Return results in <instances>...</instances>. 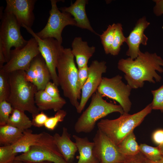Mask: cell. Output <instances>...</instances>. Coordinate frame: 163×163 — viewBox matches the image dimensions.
Masks as SVG:
<instances>
[{"label": "cell", "mask_w": 163, "mask_h": 163, "mask_svg": "<svg viewBox=\"0 0 163 163\" xmlns=\"http://www.w3.org/2000/svg\"><path fill=\"white\" fill-rule=\"evenodd\" d=\"M163 59L156 53L147 51L140 52L133 59L130 57L120 59L118 62V69L125 74L124 77L127 84L132 89L143 87L144 82L153 83L160 82L161 77L157 73L163 72Z\"/></svg>", "instance_id": "obj_1"}, {"label": "cell", "mask_w": 163, "mask_h": 163, "mask_svg": "<svg viewBox=\"0 0 163 163\" xmlns=\"http://www.w3.org/2000/svg\"><path fill=\"white\" fill-rule=\"evenodd\" d=\"M9 78L10 92L7 101L13 108L27 111L33 117L40 111L35 102L37 87L27 80L24 70L9 73Z\"/></svg>", "instance_id": "obj_2"}, {"label": "cell", "mask_w": 163, "mask_h": 163, "mask_svg": "<svg viewBox=\"0 0 163 163\" xmlns=\"http://www.w3.org/2000/svg\"><path fill=\"white\" fill-rule=\"evenodd\" d=\"M151 103L133 114L124 113L118 118L101 119L97 124L98 129L117 145L139 126L152 110Z\"/></svg>", "instance_id": "obj_3"}, {"label": "cell", "mask_w": 163, "mask_h": 163, "mask_svg": "<svg viewBox=\"0 0 163 163\" xmlns=\"http://www.w3.org/2000/svg\"><path fill=\"white\" fill-rule=\"evenodd\" d=\"M74 57L71 49L64 48L58 59L56 69L59 85L63 91V95L77 110L80 99L77 90L78 69Z\"/></svg>", "instance_id": "obj_4"}, {"label": "cell", "mask_w": 163, "mask_h": 163, "mask_svg": "<svg viewBox=\"0 0 163 163\" xmlns=\"http://www.w3.org/2000/svg\"><path fill=\"white\" fill-rule=\"evenodd\" d=\"M113 112H118L121 115L124 113L121 106L107 102L97 91L92 96L89 106L77 120L75 130L77 133H89L98 120Z\"/></svg>", "instance_id": "obj_5"}, {"label": "cell", "mask_w": 163, "mask_h": 163, "mask_svg": "<svg viewBox=\"0 0 163 163\" xmlns=\"http://www.w3.org/2000/svg\"><path fill=\"white\" fill-rule=\"evenodd\" d=\"M0 48L3 51L6 63L9 60L11 48L20 49L25 46V40L20 31L21 26L12 14L4 12L0 16Z\"/></svg>", "instance_id": "obj_6"}, {"label": "cell", "mask_w": 163, "mask_h": 163, "mask_svg": "<svg viewBox=\"0 0 163 163\" xmlns=\"http://www.w3.org/2000/svg\"><path fill=\"white\" fill-rule=\"evenodd\" d=\"M50 1L51 8L47 22L43 29L36 34L41 38H53L62 44V34L63 29L69 25L76 26V22L70 14L61 12L59 10L57 3L60 1Z\"/></svg>", "instance_id": "obj_7"}, {"label": "cell", "mask_w": 163, "mask_h": 163, "mask_svg": "<svg viewBox=\"0 0 163 163\" xmlns=\"http://www.w3.org/2000/svg\"><path fill=\"white\" fill-rule=\"evenodd\" d=\"M122 78L119 75L110 78L102 77L97 91L103 96L117 102L124 112L128 113L132 105L129 96L132 89L129 85L122 81Z\"/></svg>", "instance_id": "obj_8"}, {"label": "cell", "mask_w": 163, "mask_h": 163, "mask_svg": "<svg viewBox=\"0 0 163 163\" xmlns=\"http://www.w3.org/2000/svg\"><path fill=\"white\" fill-rule=\"evenodd\" d=\"M27 31L37 41L40 54L44 59L50 73L53 82L59 85L56 72L57 61L64 48L62 44L53 38L42 39L38 37L31 28L23 25Z\"/></svg>", "instance_id": "obj_9"}, {"label": "cell", "mask_w": 163, "mask_h": 163, "mask_svg": "<svg viewBox=\"0 0 163 163\" xmlns=\"http://www.w3.org/2000/svg\"><path fill=\"white\" fill-rule=\"evenodd\" d=\"M40 54L38 43L33 37L22 48L11 50L9 60L0 69L8 73L18 70L26 71L33 59Z\"/></svg>", "instance_id": "obj_10"}, {"label": "cell", "mask_w": 163, "mask_h": 163, "mask_svg": "<svg viewBox=\"0 0 163 163\" xmlns=\"http://www.w3.org/2000/svg\"><path fill=\"white\" fill-rule=\"evenodd\" d=\"M22 137L15 143L11 145L14 152L25 153L33 146L39 147L46 150L60 153L54 143L53 136L43 132L34 134L32 131L28 129L23 132Z\"/></svg>", "instance_id": "obj_11"}, {"label": "cell", "mask_w": 163, "mask_h": 163, "mask_svg": "<svg viewBox=\"0 0 163 163\" xmlns=\"http://www.w3.org/2000/svg\"><path fill=\"white\" fill-rule=\"evenodd\" d=\"M93 142L94 152L100 163H121L126 157L120 153L117 145L99 129Z\"/></svg>", "instance_id": "obj_12"}, {"label": "cell", "mask_w": 163, "mask_h": 163, "mask_svg": "<svg viewBox=\"0 0 163 163\" xmlns=\"http://www.w3.org/2000/svg\"><path fill=\"white\" fill-rule=\"evenodd\" d=\"M106 64L105 61L94 60L88 67V77L82 90L80 101L76 110L78 113L82 112L89 99L97 91L102 80V75L106 72Z\"/></svg>", "instance_id": "obj_13"}, {"label": "cell", "mask_w": 163, "mask_h": 163, "mask_svg": "<svg viewBox=\"0 0 163 163\" xmlns=\"http://www.w3.org/2000/svg\"><path fill=\"white\" fill-rule=\"evenodd\" d=\"M36 0H6L4 12L12 14L22 27L31 28L35 20L33 12Z\"/></svg>", "instance_id": "obj_14"}, {"label": "cell", "mask_w": 163, "mask_h": 163, "mask_svg": "<svg viewBox=\"0 0 163 163\" xmlns=\"http://www.w3.org/2000/svg\"><path fill=\"white\" fill-rule=\"evenodd\" d=\"M150 23L145 16L139 18L129 36L126 37V41L128 47L126 54L131 59H135L141 52L139 50L141 44L146 46L148 38L144 34L145 30Z\"/></svg>", "instance_id": "obj_15"}, {"label": "cell", "mask_w": 163, "mask_h": 163, "mask_svg": "<svg viewBox=\"0 0 163 163\" xmlns=\"http://www.w3.org/2000/svg\"><path fill=\"white\" fill-rule=\"evenodd\" d=\"M15 160L26 163L47 161L53 163H68L60 153L36 146H32L27 152L16 156Z\"/></svg>", "instance_id": "obj_16"}, {"label": "cell", "mask_w": 163, "mask_h": 163, "mask_svg": "<svg viewBox=\"0 0 163 163\" xmlns=\"http://www.w3.org/2000/svg\"><path fill=\"white\" fill-rule=\"evenodd\" d=\"M88 3L87 0H76L74 3L72 2L69 7H61L59 9L62 12L70 14L76 22V26L98 35L91 26L86 14L85 6Z\"/></svg>", "instance_id": "obj_17"}, {"label": "cell", "mask_w": 163, "mask_h": 163, "mask_svg": "<svg viewBox=\"0 0 163 163\" xmlns=\"http://www.w3.org/2000/svg\"><path fill=\"white\" fill-rule=\"evenodd\" d=\"M53 136L54 143L60 153L66 162L71 163L78 149L76 143L71 140L67 128L63 127L61 135L56 133Z\"/></svg>", "instance_id": "obj_18"}, {"label": "cell", "mask_w": 163, "mask_h": 163, "mask_svg": "<svg viewBox=\"0 0 163 163\" xmlns=\"http://www.w3.org/2000/svg\"><path fill=\"white\" fill-rule=\"evenodd\" d=\"M72 47L71 51L75 58L78 68L88 65L89 60L93 55L96 49L94 46H89L87 42L83 41L80 37L74 38Z\"/></svg>", "instance_id": "obj_19"}, {"label": "cell", "mask_w": 163, "mask_h": 163, "mask_svg": "<svg viewBox=\"0 0 163 163\" xmlns=\"http://www.w3.org/2000/svg\"><path fill=\"white\" fill-rule=\"evenodd\" d=\"M79 156L77 163H100V161L95 154L94 142L89 141L87 137L82 138L73 135Z\"/></svg>", "instance_id": "obj_20"}, {"label": "cell", "mask_w": 163, "mask_h": 163, "mask_svg": "<svg viewBox=\"0 0 163 163\" xmlns=\"http://www.w3.org/2000/svg\"><path fill=\"white\" fill-rule=\"evenodd\" d=\"M35 102L40 111L53 109L57 112L61 109L66 104L65 99L61 97L54 98L47 94L44 90L38 91L35 95Z\"/></svg>", "instance_id": "obj_21"}, {"label": "cell", "mask_w": 163, "mask_h": 163, "mask_svg": "<svg viewBox=\"0 0 163 163\" xmlns=\"http://www.w3.org/2000/svg\"><path fill=\"white\" fill-rule=\"evenodd\" d=\"M30 64L37 75L36 86L38 91L44 90L48 83L51 79V75L45 61L40 54L36 56Z\"/></svg>", "instance_id": "obj_22"}, {"label": "cell", "mask_w": 163, "mask_h": 163, "mask_svg": "<svg viewBox=\"0 0 163 163\" xmlns=\"http://www.w3.org/2000/svg\"><path fill=\"white\" fill-rule=\"evenodd\" d=\"M24 135L23 132L12 126H0V144L9 145L15 143Z\"/></svg>", "instance_id": "obj_23"}, {"label": "cell", "mask_w": 163, "mask_h": 163, "mask_svg": "<svg viewBox=\"0 0 163 163\" xmlns=\"http://www.w3.org/2000/svg\"><path fill=\"white\" fill-rule=\"evenodd\" d=\"M7 124L15 127L23 132L29 129L32 125V121L24 113V111L14 108Z\"/></svg>", "instance_id": "obj_24"}, {"label": "cell", "mask_w": 163, "mask_h": 163, "mask_svg": "<svg viewBox=\"0 0 163 163\" xmlns=\"http://www.w3.org/2000/svg\"><path fill=\"white\" fill-rule=\"evenodd\" d=\"M119 152L125 156L135 155L140 152L139 145L133 131L127 136L117 145Z\"/></svg>", "instance_id": "obj_25"}, {"label": "cell", "mask_w": 163, "mask_h": 163, "mask_svg": "<svg viewBox=\"0 0 163 163\" xmlns=\"http://www.w3.org/2000/svg\"><path fill=\"white\" fill-rule=\"evenodd\" d=\"M116 24L114 39L110 52V54L114 56L119 54L121 46L125 42L126 39L123 32L122 24L120 23Z\"/></svg>", "instance_id": "obj_26"}, {"label": "cell", "mask_w": 163, "mask_h": 163, "mask_svg": "<svg viewBox=\"0 0 163 163\" xmlns=\"http://www.w3.org/2000/svg\"><path fill=\"white\" fill-rule=\"evenodd\" d=\"M116 26V24L115 23L109 25L106 30L104 31L101 34L99 35L105 53L106 54H110L114 39Z\"/></svg>", "instance_id": "obj_27"}, {"label": "cell", "mask_w": 163, "mask_h": 163, "mask_svg": "<svg viewBox=\"0 0 163 163\" xmlns=\"http://www.w3.org/2000/svg\"><path fill=\"white\" fill-rule=\"evenodd\" d=\"M140 152L148 160L156 161L160 160L163 156L158 146L156 147L149 145L145 144L139 145Z\"/></svg>", "instance_id": "obj_28"}, {"label": "cell", "mask_w": 163, "mask_h": 163, "mask_svg": "<svg viewBox=\"0 0 163 163\" xmlns=\"http://www.w3.org/2000/svg\"><path fill=\"white\" fill-rule=\"evenodd\" d=\"M10 92L9 73L0 69V101H7Z\"/></svg>", "instance_id": "obj_29"}, {"label": "cell", "mask_w": 163, "mask_h": 163, "mask_svg": "<svg viewBox=\"0 0 163 163\" xmlns=\"http://www.w3.org/2000/svg\"><path fill=\"white\" fill-rule=\"evenodd\" d=\"M13 108L8 101L5 100L0 101V126L7 124Z\"/></svg>", "instance_id": "obj_30"}, {"label": "cell", "mask_w": 163, "mask_h": 163, "mask_svg": "<svg viewBox=\"0 0 163 163\" xmlns=\"http://www.w3.org/2000/svg\"><path fill=\"white\" fill-rule=\"evenodd\" d=\"M67 114L66 112L61 109L56 112L54 117H49L44 126L47 129L53 130L59 122L63 121Z\"/></svg>", "instance_id": "obj_31"}, {"label": "cell", "mask_w": 163, "mask_h": 163, "mask_svg": "<svg viewBox=\"0 0 163 163\" xmlns=\"http://www.w3.org/2000/svg\"><path fill=\"white\" fill-rule=\"evenodd\" d=\"M151 92L153 96L151 103L152 109L163 112V85L158 89L151 91Z\"/></svg>", "instance_id": "obj_32"}, {"label": "cell", "mask_w": 163, "mask_h": 163, "mask_svg": "<svg viewBox=\"0 0 163 163\" xmlns=\"http://www.w3.org/2000/svg\"><path fill=\"white\" fill-rule=\"evenodd\" d=\"M11 145L0 147V163H11L15 160L16 155Z\"/></svg>", "instance_id": "obj_33"}, {"label": "cell", "mask_w": 163, "mask_h": 163, "mask_svg": "<svg viewBox=\"0 0 163 163\" xmlns=\"http://www.w3.org/2000/svg\"><path fill=\"white\" fill-rule=\"evenodd\" d=\"M88 65L78 69V76L77 82V90L80 99L81 98L82 90L88 77Z\"/></svg>", "instance_id": "obj_34"}, {"label": "cell", "mask_w": 163, "mask_h": 163, "mask_svg": "<svg viewBox=\"0 0 163 163\" xmlns=\"http://www.w3.org/2000/svg\"><path fill=\"white\" fill-rule=\"evenodd\" d=\"M48 117L43 111H42L33 117L31 120L32 125L38 127L44 126Z\"/></svg>", "instance_id": "obj_35"}, {"label": "cell", "mask_w": 163, "mask_h": 163, "mask_svg": "<svg viewBox=\"0 0 163 163\" xmlns=\"http://www.w3.org/2000/svg\"><path fill=\"white\" fill-rule=\"evenodd\" d=\"M57 86L53 82L50 81L47 84L44 90L51 97L56 99L59 98L61 97Z\"/></svg>", "instance_id": "obj_36"}, {"label": "cell", "mask_w": 163, "mask_h": 163, "mask_svg": "<svg viewBox=\"0 0 163 163\" xmlns=\"http://www.w3.org/2000/svg\"><path fill=\"white\" fill-rule=\"evenodd\" d=\"M121 163H148L147 159L140 152L133 156H127L125 160Z\"/></svg>", "instance_id": "obj_37"}, {"label": "cell", "mask_w": 163, "mask_h": 163, "mask_svg": "<svg viewBox=\"0 0 163 163\" xmlns=\"http://www.w3.org/2000/svg\"><path fill=\"white\" fill-rule=\"evenodd\" d=\"M25 72L27 80L36 85L37 75L34 68L31 64L28 69Z\"/></svg>", "instance_id": "obj_38"}, {"label": "cell", "mask_w": 163, "mask_h": 163, "mask_svg": "<svg viewBox=\"0 0 163 163\" xmlns=\"http://www.w3.org/2000/svg\"><path fill=\"white\" fill-rule=\"evenodd\" d=\"M152 139L153 142L158 145L163 144V129H159L153 133Z\"/></svg>", "instance_id": "obj_39"}, {"label": "cell", "mask_w": 163, "mask_h": 163, "mask_svg": "<svg viewBox=\"0 0 163 163\" xmlns=\"http://www.w3.org/2000/svg\"><path fill=\"white\" fill-rule=\"evenodd\" d=\"M155 5L153 9V12L157 16L163 15V0H154Z\"/></svg>", "instance_id": "obj_40"}, {"label": "cell", "mask_w": 163, "mask_h": 163, "mask_svg": "<svg viewBox=\"0 0 163 163\" xmlns=\"http://www.w3.org/2000/svg\"><path fill=\"white\" fill-rule=\"evenodd\" d=\"M147 161L148 163H163V156L160 160L156 161H152L148 159H147Z\"/></svg>", "instance_id": "obj_41"}, {"label": "cell", "mask_w": 163, "mask_h": 163, "mask_svg": "<svg viewBox=\"0 0 163 163\" xmlns=\"http://www.w3.org/2000/svg\"><path fill=\"white\" fill-rule=\"evenodd\" d=\"M11 163H26L21 161L15 160Z\"/></svg>", "instance_id": "obj_42"}, {"label": "cell", "mask_w": 163, "mask_h": 163, "mask_svg": "<svg viewBox=\"0 0 163 163\" xmlns=\"http://www.w3.org/2000/svg\"><path fill=\"white\" fill-rule=\"evenodd\" d=\"M161 152L163 156V144L158 145Z\"/></svg>", "instance_id": "obj_43"}, {"label": "cell", "mask_w": 163, "mask_h": 163, "mask_svg": "<svg viewBox=\"0 0 163 163\" xmlns=\"http://www.w3.org/2000/svg\"><path fill=\"white\" fill-rule=\"evenodd\" d=\"M53 163L52 162L47 161H44L38 162L35 163Z\"/></svg>", "instance_id": "obj_44"}, {"label": "cell", "mask_w": 163, "mask_h": 163, "mask_svg": "<svg viewBox=\"0 0 163 163\" xmlns=\"http://www.w3.org/2000/svg\"><path fill=\"white\" fill-rule=\"evenodd\" d=\"M162 28H163V27H162Z\"/></svg>", "instance_id": "obj_45"}]
</instances>
